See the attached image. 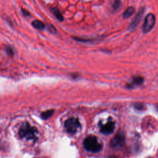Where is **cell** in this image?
Listing matches in <instances>:
<instances>
[{
	"label": "cell",
	"instance_id": "cell-14",
	"mask_svg": "<svg viewBox=\"0 0 158 158\" xmlns=\"http://www.w3.org/2000/svg\"><path fill=\"white\" fill-rule=\"evenodd\" d=\"M4 50L6 52L7 54L8 55L10 56H13L14 53V50L12 48V47L9 46V45H6L4 46Z\"/></svg>",
	"mask_w": 158,
	"mask_h": 158
},
{
	"label": "cell",
	"instance_id": "cell-9",
	"mask_svg": "<svg viewBox=\"0 0 158 158\" xmlns=\"http://www.w3.org/2000/svg\"><path fill=\"white\" fill-rule=\"evenodd\" d=\"M31 25H32V26L35 29L39 30H43L46 28V25L45 24V23L39 20H34L31 22Z\"/></svg>",
	"mask_w": 158,
	"mask_h": 158
},
{
	"label": "cell",
	"instance_id": "cell-17",
	"mask_svg": "<svg viewBox=\"0 0 158 158\" xmlns=\"http://www.w3.org/2000/svg\"><path fill=\"white\" fill-rule=\"evenodd\" d=\"M22 14L26 17H29L31 15L30 13L26 9H23V8L22 9Z\"/></svg>",
	"mask_w": 158,
	"mask_h": 158
},
{
	"label": "cell",
	"instance_id": "cell-13",
	"mask_svg": "<svg viewBox=\"0 0 158 158\" xmlns=\"http://www.w3.org/2000/svg\"><path fill=\"white\" fill-rule=\"evenodd\" d=\"M122 4L121 0H114V3L112 5V7L114 11H117L118 10L121 9Z\"/></svg>",
	"mask_w": 158,
	"mask_h": 158
},
{
	"label": "cell",
	"instance_id": "cell-6",
	"mask_svg": "<svg viewBox=\"0 0 158 158\" xmlns=\"http://www.w3.org/2000/svg\"><path fill=\"white\" fill-rule=\"evenodd\" d=\"M125 142V136L122 132L118 133L113 138L110 143V146L112 148H116L124 145Z\"/></svg>",
	"mask_w": 158,
	"mask_h": 158
},
{
	"label": "cell",
	"instance_id": "cell-11",
	"mask_svg": "<svg viewBox=\"0 0 158 158\" xmlns=\"http://www.w3.org/2000/svg\"><path fill=\"white\" fill-rule=\"evenodd\" d=\"M72 38L74 40L79 42H82V43H89V42H93L98 40L97 38H81V37H72Z\"/></svg>",
	"mask_w": 158,
	"mask_h": 158
},
{
	"label": "cell",
	"instance_id": "cell-8",
	"mask_svg": "<svg viewBox=\"0 0 158 158\" xmlns=\"http://www.w3.org/2000/svg\"><path fill=\"white\" fill-rule=\"evenodd\" d=\"M50 11L54 15V17L56 18L58 20L61 22H62L63 20H64V16H63L62 14L61 13V12L57 7H51Z\"/></svg>",
	"mask_w": 158,
	"mask_h": 158
},
{
	"label": "cell",
	"instance_id": "cell-3",
	"mask_svg": "<svg viewBox=\"0 0 158 158\" xmlns=\"http://www.w3.org/2000/svg\"><path fill=\"white\" fill-rule=\"evenodd\" d=\"M64 127L66 131L70 134L75 133L78 129L80 127V123L76 118L71 117L64 123Z\"/></svg>",
	"mask_w": 158,
	"mask_h": 158
},
{
	"label": "cell",
	"instance_id": "cell-5",
	"mask_svg": "<svg viewBox=\"0 0 158 158\" xmlns=\"http://www.w3.org/2000/svg\"><path fill=\"white\" fill-rule=\"evenodd\" d=\"M145 11V7H141L139 9L138 12L135 15V17L133 18V20L130 23V24L128 28L129 30H133L137 27V26L139 24L142 19V17H143Z\"/></svg>",
	"mask_w": 158,
	"mask_h": 158
},
{
	"label": "cell",
	"instance_id": "cell-7",
	"mask_svg": "<svg viewBox=\"0 0 158 158\" xmlns=\"http://www.w3.org/2000/svg\"><path fill=\"white\" fill-rule=\"evenodd\" d=\"M115 129V124L113 121H109L101 127L100 132L105 135L111 134Z\"/></svg>",
	"mask_w": 158,
	"mask_h": 158
},
{
	"label": "cell",
	"instance_id": "cell-1",
	"mask_svg": "<svg viewBox=\"0 0 158 158\" xmlns=\"http://www.w3.org/2000/svg\"><path fill=\"white\" fill-rule=\"evenodd\" d=\"M37 133L38 132L35 127H32L28 122H25L20 128L19 135L21 138L37 140Z\"/></svg>",
	"mask_w": 158,
	"mask_h": 158
},
{
	"label": "cell",
	"instance_id": "cell-15",
	"mask_svg": "<svg viewBox=\"0 0 158 158\" xmlns=\"http://www.w3.org/2000/svg\"><path fill=\"white\" fill-rule=\"evenodd\" d=\"M133 83H135L136 85H141L143 82V78L140 76H138V77L133 78Z\"/></svg>",
	"mask_w": 158,
	"mask_h": 158
},
{
	"label": "cell",
	"instance_id": "cell-10",
	"mask_svg": "<svg viewBox=\"0 0 158 158\" xmlns=\"http://www.w3.org/2000/svg\"><path fill=\"white\" fill-rule=\"evenodd\" d=\"M135 12V8L133 6H129L123 13V18L124 19H127L130 18Z\"/></svg>",
	"mask_w": 158,
	"mask_h": 158
},
{
	"label": "cell",
	"instance_id": "cell-4",
	"mask_svg": "<svg viewBox=\"0 0 158 158\" xmlns=\"http://www.w3.org/2000/svg\"><path fill=\"white\" fill-rule=\"evenodd\" d=\"M156 23V17L154 14H148L144 20L143 25L142 26V31L145 34L149 32L154 27Z\"/></svg>",
	"mask_w": 158,
	"mask_h": 158
},
{
	"label": "cell",
	"instance_id": "cell-16",
	"mask_svg": "<svg viewBox=\"0 0 158 158\" xmlns=\"http://www.w3.org/2000/svg\"><path fill=\"white\" fill-rule=\"evenodd\" d=\"M48 30L52 34H56L57 32L56 29H55V27L51 24H50L48 26Z\"/></svg>",
	"mask_w": 158,
	"mask_h": 158
},
{
	"label": "cell",
	"instance_id": "cell-2",
	"mask_svg": "<svg viewBox=\"0 0 158 158\" xmlns=\"http://www.w3.org/2000/svg\"><path fill=\"white\" fill-rule=\"evenodd\" d=\"M83 146L86 150L92 153H98L102 148L101 145L94 136L86 137L83 141Z\"/></svg>",
	"mask_w": 158,
	"mask_h": 158
},
{
	"label": "cell",
	"instance_id": "cell-12",
	"mask_svg": "<svg viewBox=\"0 0 158 158\" xmlns=\"http://www.w3.org/2000/svg\"><path fill=\"white\" fill-rule=\"evenodd\" d=\"M54 113V110L53 109H50L46 110V111L43 112L42 114V117L43 118V119H48L50 117H51Z\"/></svg>",
	"mask_w": 158,
	"mask_h": 158
}]
</instances>
